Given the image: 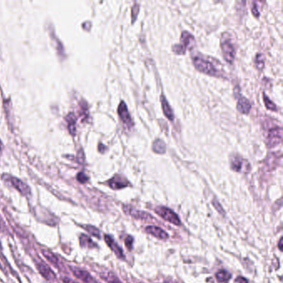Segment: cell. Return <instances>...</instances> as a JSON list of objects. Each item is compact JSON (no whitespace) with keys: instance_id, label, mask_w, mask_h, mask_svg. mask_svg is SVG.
Instances as JSON below:
<instances>
[{"instance_id":"obj_28","label":"cell","mask_w":283,"mask_h":283,"mask_svg":"<svg viewBox=\"0 0 283 283\" xmlns=\"http://www.w3.org/2000/svg\"><path fill=\"white\" fill-rule=\"evenodd\" d=\"M133 243H134V238L131 236H128V237H126L125 243H126V246L129 251L132 250Z\"/></svg>"},{"instance_id":"obj_31","label":"cell","mask_w":283,"mask_h":283,"mask_svg":"<svg viewBox=\"0 0 283 283\" xmlns=\"http://www.w3.org/2000/svg\"><path fill=\"white\" fill-rule=\"evenodd\" d=\"M62 282L63 283H77L75 281H73L72 278L66 277V278H62Z\"/></svg>"},{"instance_id":"obj_11","label":"cell","mask_w":283,"mask_h":283,"mask_svg":"<svg viewBox=\"0 0 283 283\" xmlns=\"http://www.w3.org/2000/svg\"><path fill=\"white\" fill-rule=\"evenodd\" d=\"M108 185L112 189H121L126 187L129 186V182L125 178L124 176L116 175L113 178H111L107 182Z\"/></svg>"},{"instance_id":"obj_7","label":"cell","mask_w":283,"mask_h":283,"mask_svg":"<svg viewBox=\"0 0 283 283\" xmlns=\"http://www.w3.org/2000/svg\"><path fill=\"white\" fill-rule=\"evenodd\" d=\"M231 169L236 172H248L250 170V165L248 160L243 159L238 154H233L230 159Z\"/></svg>"},{"instance_id":"obj_2","label":"cell","mask_w":283,"mask_h":283,"mask_svg":"<svg viewBox=\"0 0 283 283\" xmlns=\"http://www.w3.org/2000/svg\"><path fill=\"white\" fill-rule=\"evenodd\" d=\"M196 42L194 36L188 31H183L181 34L180 43L175 44L172 50L177 55H183L186 53L187 50H192L195 47Z\"/></svg>"},{"instance_id":"obj_29","label":"cell","mask_w":283,"mask_h":283,"mask_svg":"<svg viewBox=\"0 0 283 283\" xmlns=\"http://www.w3.org/2000/svg\"><path fill=\"white\" fill-rule=\"evenodd\" d=\"M77 179L81 183H86V182L88 181V177L83 172L79 173L77 176Z\"/></svg>"},{"instance_id":"obj_24","label":"cell","mask_w":283,"mask_h":283,"mask_svg":"<svg viewBox=\"0 0 283 283\" xmlns=\"http://www.w3.org/2000/svg\"><path fill=\"white\" fill-rule=\"evenodd\" d=\"M262 97H263V102H264V104L265 105H266L267 109H268L270 111H278L277 105H276L272 101L270 100L269 97H267V95L263 93V94H262Z\"/></svg>"},{"instance_id":"obj_8","label":"cell","mask_w":283,"mask_h":283,"mask_svg":"<svg viewBox=\"0 0 283 283\" xmlns=\"http://www.w3.org/2000/svg\"><path fill=\"white\" fill-rule=\"evenodd\" d=\"M34 262H35L36 267H37L38 272L46 280H56L57 277H56L55 273L49 267V265L43 262L42 259H34Z\"/></svg>"},{"instance_id":"obj_19","label":"cell","mask_w":283,"mask_h":283,"mask_svg":"<svg viewBox=\"0 0 283 283\" xmlns=\"http://www.w3.org/2000/svg\"><path fill=\"white\" fill-rule=\"evenodd\" d=\"M101 278H103V280L105 281L106 283H122L113 273L108 272V271L101 273Z\"/></svg>"},{"instance_id":"obj_6","label":"cell","mask_w":283,"mask_h":283,"mask_svg":"<svg viewBox=\"0 0 283 283\" xmlns=\"http://www.w3.org/2000/svg\"><path fill=\"white\" fill-rule=\"evenodd\" d=\"M3 179L10 183L12 186L15 188L24 196H28L31 194V189H30L29 186L26 184L24 181L20 180L19 179L16 178V177L7 176V175L3 176Z\"/></svg>"},{"instance_id":"obj_13","label":"cell","mask_w":283,"mask_h":283,"mask_svg":"<svg viewBox=\"0 0 283 283\" xmlns=\"http://www.w3.org/2000/svg\"><path fill=\"white\" fill-rule=\"evenodd\" d=\"M104 239H105V243L107 244L108 247L111 248V251L116 254V256L118 258H125V254L122 251V248L116 243V241L114 240L113 237L110 236V235L105 234L104 236Z\"/></svg>"},{"instance_id":"obj_27","label":"cell","mask_w":283,"mask_h":283,"mask_svg":"<svg viewBox=\"0 0 283 283\" xmlns=\"http://www.w3.org/2000/svg\"><path fill=\"white\" fill-rule=\"evenodd\" d=\"M212 204H213V206L215 208L216 210L218 211L220 214L222 215H224L225 212H224V208L222 207L221 205L219 204V201L218 200H213L212 201Z\"/></svg>"},{"instance_id":"obj_17","label":"cell","mask_w":283,"mask_h":283,"mask_svg":"<svg viewBox=\"0 0 283 283\" xmlns=\"http://www.w3.org/2000/svg\"><path fill=\"white\" fill-rule=\"evenodd\" d=\"M42 253H43V256L45 257L47 260H48L49 262H51L54 267H57L58 269H60V268L62 267V264H61V262H59V259H58L57 256H55L51 252L49 251V250H43Z\"/></svg>"},{"instance_id":"obj_20","label":"cell","mask_w":283,"mask_h":283,"mask_svg":"<svg viewBox=\"0 0 283 283\" xmlns=\"http://www.w3.org/2000/svg\"><path fill=\"white\" fill-rule=\"evenodd\" d=\"M215 278L217 281L220 283H227L230 282V279L232 278V276L229 272H227L225 270H221L215 274Z\"/></svg>"},{"instance_id":"obj_3","label":"cell","mask_w":283,"mask_h":283,"mask_svg":"<svg viewBox=\"0 0 283 283\" xmlns=\"http://www.w3.org/2000/svg\"><path fill=\"white\" fill-rule=\"evenodd\" d=\"M220 44H221L222 52H223L224 59L228 63L232 64L236 56V49L231 41V38L227 33H224L222 35Z\"/></svg>"},{"instance_id":"obj_4","label":"cell","mask_w":283,"mask_h":283,"mask_svg":"<svg viewBox=\"0 0 283 283\" xmlns=\"http://www.w3.org/2000/svg\"><path fill=\"white\" fill-rule=\"evenodd\" d=\"M283 140V128L281 127H273L268 129L266 136V144L268 148H273L278 146Z\"/></svg>"},{"instance_id":"obj_16","label":"cell","mask_w":283,"mask_h":283,"mask_svg":"<svg viewBox=\"0 0 283 283\" xmlns=\"http://www.w3.org/2000/svg\"><path fill=\"white\" fill-rule=\"evenodd\" d=\"M160 103H161L162 110H163L164 115H165L170 121L173 122L174 119H175L174 112H173V110L171 109V107H170V104L168 103L164 94H161V96H160Z\"/></svg>"},{"instance_id":"obj_32","label":"cell","mask_w":283,"mask_h":283,"mask_svg":"<svg viewBox=\"0 0 283 283\" xmlns=\"http://www.w3.org/2000/svg\"><path fill=\"white\" fill-rule=\"evenodd\" d=\"M236 283H248V280L243 277H238L236 278Z\"/></svg>"},{"instance_id":"obj_10","label":"cell","mask_w":283,"mask_h":283,"mask_svg":"<svg viewBox=\"0 0 283 283\" xmlns=\"http://www.w3.org/2000/svg\"><path fill=\"white\" fill-rule=\"evenodd\" d=\"M71 272L76 278L84 283H97L95 278L87 271L77 267H70Z\"/></svg>"},{"instance_id":"obj_33","label":"cell","mask_w":283,"mask_h":283,"mask_svg":"<svg viewBox=\"0 0 283 283\" xmlns=\"http://www.w3.org/2000/svg\"><path fill=\"white\" fill-rule=\"evenodd\" d=\"M5 224L3 223V219L0 217V230H2V231L4 232V231H5Z\"/></svg>"},{"instance_id":"obj_37","label":"cell","mask_w":283,"mask_h":283,"mask_svg":"<svg viewBox=\"0 0 283 283\" xmlns=\"http://www.w3.org/2000/svg\"></svg>"},{"instance_id":"obj_35","label":"cell","mask_w":283,"mask_h":283,"mask_svg":"<svg viewBox=\"0 0 283 283\" xmlns=\"http://www.w3.org/2000/svg\"><path fill=\"white\" fill-rule=\"evenodd\" d=\"M165 283H176V282H174V281L172 280H169L166 281V282H165Z\"/></svg>"},{"instance_id":"obj_21","label":"cell","mask_w":283,"mask_h":283,"mask_svg":"<svg viewBox=\"0 0 283 283\" xmlns=\"http://www.w3.org/2000/svg\"><path fill=\"white\" fill-rule=\"evenodd\" d=\"M79 239H80V245L83 248H93L97 247L94 242L92 240V238L87 235L81 234Z\"/></svg>"},{"instance_id":"obj_36","label":"cell","mask_w":283,"mask_h":283,"mask_svg":"<svg viewBox=\"0 0 283 283\" xmlns=\"http://www.w3.org/2000/svg\"><path fill=\"white\" fill-rule=\"evenodd\" d=\"M1 148H2V142L0 141V151H1Z\"/></svg>"},{"instance_id":"obj_26","label":"cell","mask_w":283,"mask_h":283,"mask_svg":"<svg viewBox=\"0 0 283 283\" xmlns=\"http://www.w3.org/2000/svg\"><path fill=\"white\" fill-rule=\"evenodd\" d=\"M140 11V5L139 3H135L131 8V19H132V24L135 23V20L137 19L138 14Z\"/></svg>"},{"instance_id":"obj_30","label":"cell","mask_w":283,"mask_h":283,"mask_svg":"<svg viewBox=\"0 0 283 283\" xmlns=\"http://www.w3.org/2000/svg\"><path fill=\"white\" fill-rule=\"evenodd\" d=\"M252 13L254 14L255 18H258L260 16V12L258 10V6L257 5V3L254 2L253 8H252Z\"/></svg>"},{"instance_id":"obj_34","label":"cell","mask_w":283,"mask_h":283,"mask_svg":"<svg viewBox=\"0 0 283 283\" xmlns=\"http://www.w3.org/2000/svg\"><path fill=\"white\" fill-rule=\"evenodd\" d=\"M283 237H281L280 238V241H279V244H278V246H279V250H280V251H282V250H283Z\"/></svg>"},{"instance_id":"obj_14","label":"cell","mask_w":283,"mask_h":283,"mask_svg":"<svg viewBox=\"0 0 283 283\" xmlns=\"http://www.w3.org/2000/svg\"><path fill=\"white\" fill-rule=\"evenodd\" d=\"M146 232L149 234L154 236L159 240H166L169 238V234L165 232V230H162L159 227L150 225L146 228Z\"/></svg>"},{"instance_id":"obj_1","label":"cell","mask_w":283,"mask_h":283,"mask_svg":"<svg viewBox=\"0 0 283 283\" xmlns=\"http://www.w3.org/2000/svg\"><path fill=\"white\" fill-rule=\"evenodd\" d=\"M193 63L195 68L200 73H205L212 77H219V72L214 67L213 62L206 59L200 54H196L193 57Z\"/></svg>"},{"instance_id":"obj_12","label":"cell","mask_w":283,"mask_h":283,"mask_svg":"<svg viewBox=\"0 0 283 283\" xmlns=\"http://www.w3.org/2000/svg\"><path fill=\"white\" fill-rule=\"evenodd\" d=\"M123 211L125 213L130 215L133 218L136 219H140V220H151L153 219L152 216L146 213L145 211L136 210L135 208H130L129 206H123Z\"/></svg>"},{"instance_id":"obj_22","label":"cell","mask_w":283,"mask_h":283,"mask_svg":"<svg viewBox=\"0 0 283 283\" xmlns=\"http://www.w3.org/2000/svg\"><path fill=\"white\" fill-rule=\"evenodd\" d=\"M67 122H68V129L72 135H74L76 132V117L73 114H69L67 117Z\"/></svg>"},{"instance_id":"obj_9","label":"cell","mask_w":283,"mask_h":283,"mask_svg":"<svg viewBox=\"0 0 283 283\" xmlns=\"http://www.w3.org/2000/svg\"><path fill=\"white\" fill-rule=\"evenodd\" d=\"M118 114L120 118L122 120V123L126 126L127 129H130L132 128L134 126V122H133L132 118L129 115V111L127 109V104L125 102H121L120 105L118 106Z\"/></svg>"},{"instance_id":"obj_15","label":"cell","mask_w":283,"mask_h":283,"mask_svg":"<svg viewBox=\"0 0 283 283\" xmlns=\"http://www.w3.org/2000/svg\"><path fill=\"white\" fill-rule=\"evenodd\" d=\"M237 109L241 113L248 115L251 111V103L246 97L239 96L237 98Z\"/></svg>"},{"instance_id":"obj_5","label":"cell","mask_w":283,"mask_h":283,"mask_svg":"<svg viewBox=\"0 0 283 283\" xmlns=\"http://www.w3.org/2000/svg\"><path fill=\"white\" fill-rule=\"evenodd\" d=\"M154 212L158 215L160 216L162 219H165V221H168L170 224L176 225V226H179L181 224L180 219L179 218L178 215L169 208L159 206L154 209Z\"/></svg>"},{"instance_id":"obj_23","label":"cell","mask_w":283,"mask_h":283,"mask_svg":"<svg viewBox=\"0 0 283 283\" xmlns=\"http://www.w3.org/2000/svg\"><path fill=\"white\" fill-rule=\"evenodd\" d=\"M254 62H255L257 69H258L259 71H262L264 68V56L261 53L257 54Z\"/></svg>"},{"instance_id":"obj_18","label":"cell","mask_w":283,"mask_h":283,"mask_svg":"<svg viewBox=\"0 0 283 283\" xmlns=\"http://www.w3.org/2000/svg\"><path fill=\"white\" fill-rule=\"evenodd\" d=\"M152 150L156 154H165V151H166V146L163 140H160V139H157V140H154V143H153Z\"/></svg>"},{"instance_id":"obj_25","label":"cell","mask_w":283,"mask_h":283,"mask_svg":"<svg viewBox=\"0 0 283 283\" xmlns=\"http://www.w3.org/2000/svg\"><path fill=\"white\" fill-rule=\"evenodd\" d=\"M85 228V230H86L87 232H89L90 234L92 236H94V237H97V238H101L100 235L101 232L98 229H97L96 227L92 226V225H85L83 226Z\"/></svg>"}]
</instances>
